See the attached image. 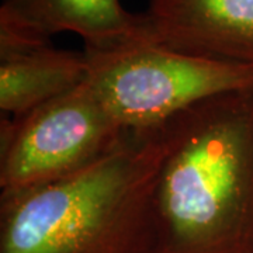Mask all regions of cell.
Returning a JSON list of instances; mask_svg holds the SVG:
<instances>
[{
  "label": "cell",
  "mask_w": 253,
  "mask_h": 253,
  "mask_svg": "<svg viewBox=\"0 0 253 253\" xmlns=\"http://www.w3.org/2000/svg\"><path fill=\"white\" fill-rule=\"evenodd\" d=\"M144 13L159 44L253 65V0H149Z\"/></svg>",
  "instance_id": "cell-5"
},
{
  "label": "cell",
  "mask_w": 253,
  "mask_h": 253,
  "mask_svg": "<svg viewBox=\"0 0 253 253\" xmlns=\"http://www.w3.org/2000/svg\"><path fill=\"white\" fill-rule=\"evenodd\" d=\"M161 126L128 131L83 170L0 197V253H155Z\"/></svg>",
  "instance_id": "cell-2"
},
{
  "label": "cell",
  "mask_w": 253,
  "mask_h": 253,
  "mask_svg": "<svg viewBox=\"0 0 253 253\" xmlns=\"http://www.w3.org/2000/svg\"><path fill=\"white\" fill-rule=\"evenodd\" d=\"M87 78L84 52L55 48L0 20V109L18 118L79 87Z\"/></svg>",
  "instance_id": "cell-6"
},
{
  "label": "cell",
  "mask_w": 253,
  "mask_h": 253,
  "mask_svg": "<svg viewBox=\"0 0 253 253\" xmlns=\"http://www.w3.org/2000/svg\"><path fill=\"white\" fill-rule=\"evenodd\" d=\"M126 132L86 82L21 117L3 118L0 197L81 172Z\"/></svg>",
  "instance_id": "cell-4"
},
{
  "label": "cell",
  "mask_w": 253,
  "mask_h": 253,
  "mask_svg": "<svg viewBox=\"0 0 253 253\" xmlns=\"http://www.w3.org/2000/svg\"><path fill=\"white\" fill-rule=\"evenodd\" d=\"M83 52L86 83L126 131L159 128L203 100L253 86V65L184 54L152 38Z\"/></svg>",
  "instance_id": "cell-3"
},
{
  "label": "cell",
  "mask_w": 253,
  "mask_h": 253,
  "mask_svg": "<svg viewBox=\"0 0 253 253\" xmlns=\"http://www.w3.org/2000/svg\"><path fill=\"white\" fill-rule=\"evenodd\" d=\"M155 253H253V86L161 126Z\"/></svg>",
  "instance_id": "cell-1"
},
{
  "label": "cell",
  "mask_w": 253,
  "mask_h": 253,
  "mask_svg": "<svg viewBox=\"0 0 253 253\" xmlns=\"http://www.w3.org/2000/svg\"><path fill=\"white\" fill-rule=\"evenodd\" d=\"M0 20L44 40L69 31L84 48L155 40L145 13L128 11L120 0H1Z\"/></svg>",
  "instance_id": "cell-7"
}]
</instances>
